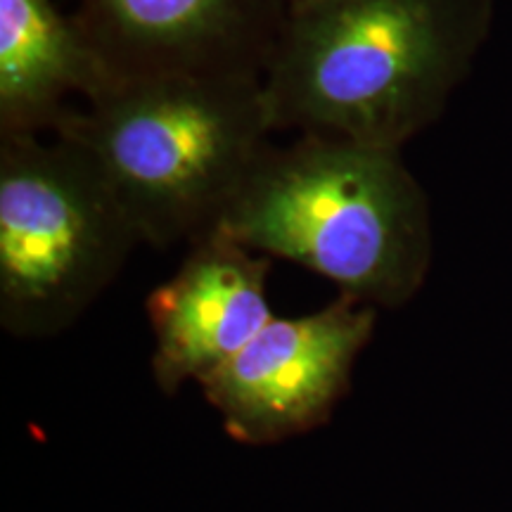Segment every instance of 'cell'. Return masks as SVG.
Wrapping results in <instances>:
<instances>
[{
  "label": "cell",
  "mask_w": 512,
  "mask_h": 512,
  "mask_svg": "<svg viewBox=\"0 0 512 512\" xmlns=\"http://www.w3.org/2000/svg\"><path fill=\"white\" fill-rule=\"evenodd\" d=\"M494 22V0H309L264 74L273 131L396 147L444 114Z\"/></svg>",
  "instance_id": "1"
},
{
  "label": "cell",
  "mask_w": 512,
  "mask_h": 512,
  "mask_svg": "<svg viewBox=\"0 0 512 512\" xmlns=\"http://www.w3.org/2000/svg\"><path fill=\"white\" fill-rule=\"evenodd\" d=\"M268 133L264 79L169 74L110 83L53 136L91 152L143 245L169 249L221 226Z\"/></svg>",
  "instance_id": "3"
},
{
  "label": "cell",
  "mask_w": 512,
  "mask_h": 512,
  "mask_svg": "<svg viewBox=\"0 0 512 512\" xmlns=\"http://www.w3.org/2000/svg\"><path fill=\"white\" fill-rule=\"evenodd\" d=\"M110 86L72 17L53 0H0V136L55 131L74 107Z\"/></svg>",
  "instance_id": "8"
},
{
  "label": "cell",
  "mask_w": 512,
  "mask_h": 512,
  "mask_svg": "<svg viewBox=\"0 0 512 512\" xmlns=\"http://www.w3.org/2000/svg\"><path fill=\"white\" fill-rule=\"evenodd\" d=\"M219 228L375 309L406 306L432 266L430 200L396 147L328 136L268 145Z\"/></svg>",
  "instance_id": "2"
},
{
  "label": "cell",
  "mask_w": 512,
  "mask_h": 512,
  "mask_svg": "<svg viewBox=\"0 0 512 512\" xmlns=\"http://www.w3.org/2000/svg\"><path fill=\"white\" fill-rule=\"evenodd\" d=\"M268 259L223 228L190 242L181 268L145 302L159 392L174 396L188 382H204L271 323Z\"/></svg>",
  "instance_id": "7"
},
{
  "label": "cell",
  "mask_w": 512,
  "mask_h": 512,
  "mask_svg": "<svg viewBox=\"0 0 512 512\" xmlns=\"http://www.w3.org/2000/svg\"><path fill=\"white\" fill-rule=\"evenodd\" d=\"M290 3V8H294V5H302V3H309V0H287Z\"/></svg>",
  "instance_id": "9"
},
{
  "label": "cell",
  "mask_w": 512,
  "mask_h": 512,
  "mask_svg": "<svg viewBox=\"0 0 512 512\" xmlns=\"http://www.w3.org/2000/svg\"><path fill=\"white\" fill-rule=\"evenodd\" d=\"M143 245L91 152L72 138L0 136V325L15 339L69 330Z\"/></svg>",
  "instance_id": "4"
},
{
  "label": "cell",
  "mask_w": 512,
  "mask_h": 512,
  "mask_svg": "<svg viewBox=\"0 0 512 512\" xmlns=\"http://www.w3.org/2000/svg\"><path fill=\"white\" fill-rule=\"evenodd\" d=\"M377 309L339 294L325 309L280 318L200 382L223 430L245 446H275L328 425L351 389Z\"/></svg>",
  "instance_id": "5"
},
{
  "label": "cell",
  "mask_w": 512,
  "mask_h": 512,
  "mask_svg": "<svg viewBox=\"0 0 512 512\" xmlns=\"http://www.w3.org/2000/svg\"><path fill=\"white\" fill-rule=\"evenodd\" d=\"M287 0H76V29L110 83L169 74L264 79Z\"/></svg>",
  "instance_id": "6"
}]
</instances>
